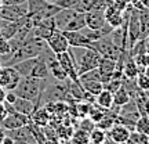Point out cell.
<instances>
[{
	"label": "cell",
	"mask_w": 149,
	"mask_h": 144,
	"mask_svg": "<svg viewBox=\"0 0 149 144\" xmlns=\"http://www.w3.org/2000/svg\"><path fill=\"white\" fill-rule=\"evenodd\" d=\"M46 43H47V47L54 54L64 53V51H66L69 48V43L66 40L64 32L59 31V29H54L53 33L46 39Z\"/></svg>",
	"instance_id": "8992f818"
},
{
	"label": "cell",
	"mask_w": 149,
	"mask_h": 144,
	"mask_svg": "<svg viewBox=\"0 0 149 144\" xmlns=\"http://www.w3.org/2000/svg\"><path fill=\"white\" fill-rule=\"evenodd\" d=\"M31 122V117L28 115H24V114H19L17 111L8 112L7 117L1 121V128L6 129V130H13V129L21 128V126H25Z\"/></svg>",
	"instance_id": "52a82bcc"
},
{
	"label": "cell",
	"mask_w": 149,
	"mask_h": 144,
	"mask_svg": "<svg viewBox=\"0 0 149 144\" xmlns=\"http://www.w3.org/2000/svg\"><path fill=\"white\" fill-rule=\"evenodd\" d=\"M0 128H1V123H0Z\"/></svg>",
	"instance_id": "b9f144b4"
},
{
	"label": "cell",
	"mask_w": 149,
	"mask_h": 144,
	"mask_svg": "<svg viewBox=\"0 0 149 144\" xmlns=\"http://www.w3.org/2000/svg\"><path fill=\"white\" fill-rule=\"evenodd\" d=\"M11 105H13V108H14L17 112L24 114V115H28V117H31L33 114V111L36 110V105H35L32 101H29L26 98H22V97H17V100L13 103Z\"/></svg>",
	"instance_id": "e0dca14e"
},
{
	"label": "cell",
	"mask_w": 149,
	"mask_h": 144,
	"mask_svg": "<svg viewBox=\"0 0 149 144\" xmlns=\"http://www.w3.org/2000/svg\"><path fill=\"white\" fill-rule=\"evenodd\" d=\"M135 83L138 86V89L141 91L149 93V76L144 74V72H139L138 76L135 78Z\"/></svg>",
	"instance_id": "f1b7e54d"
},
{
	"label": "cell",
	"mask_w": 149,
	"mask_h": 144,
	"mask_svg": "<svg viewBox=\"0 0 149 144\" xmlns=\"http://www.w3.org/2000/svg\"><path fill=\"white\" fill-rule=\"evenodd\" d=\"M69 43V47H91V40H88L81 31H62Z\"/></svg>",
	"instance_id": "7c38bea8"
},
{
	"label": "cell",
	"mask_w": 149,
	"mask_h": 144,
	"mask_svg": "<svg viewBox=\"0 0 149 144\" xmlns=\"http://www.w3.org/2000/svg\"><path fill=\"white\" fill-rule=\"evenodd\" d=\"M46 83H47V79H39L35 76H21L17 87L14 89V93L18 97L32 101L37 108L40 107V98L46 87Z\"/></svg>",
	"instance_id": "6da1fadb"
},
{
	"label": "cell",
	"mask_w": 149,
	"mask_h": 144,
	"mask_svg": "<svg viewBox=\"0 0 149 144\" xmlns=\"http://www.w3.org/2000/svg\"><path fill=\"white\" fill-rule=\"evenodd\" d=\"M6 89L0 87V103H4V98H6Z\"/></svg>",
	"instance_id": "836d02e7"
},
{
	"label": "cell",
	"mask_w": 149,
	"mask_h": 144,
	"mask_svg": "<svg viewBox=\"0 0 149 144\" xmlns=\"http://www.w3.org/2000/svg\"><path fill=\"white\" fill-rule=\"evenodd\" d=\"M98 71L102 75V82L107 83L108 80L112 79V76L116 71V60L107 58V57H101L100 60V64H98Z\"/></svg>",
	"instance_id": "4fadbf2b"
},
{
	"label": "cell",
	"mask_w": 149,
	"mask_h": 144,
	"mask_svg": "<svg viewBox=\"0 0 149 144\" xmlns=\"http://www.w3.org/2000/svg\"><path fill=\"white\" fill-rule=\"evenodd\" d=\"M124 144H149L148 136H146V134H142V133H138V132H135V130H131L127 141Z\"/></svg>",
	"instance_id": "484cf974"
},
{
	"label": "cell",
	"mask_w": 149,
	"mask_h": 144,
	"mask_svg": "<svg viewBox=\"0 0 149 144\" xmlns=\"http://www.w3.org/2000/svg\"><path fill=\"white\" fill-rule=\"evenodd\" d=\"M148 143H149V134H148Z\"/></svg>",
	"instance_id": "60d3db41"
},
{
	"label": "cell",
	"mask_w": 149,
	"mask_h": 144,
	"mask_svg": "<svg viewBox=\"0 0 149 144\" xmlns=\"http://www.w3.org/2000/svg\"><path fill=\"white\" fill-rule=\"evenodd\" d=\"M4 136H6L4 129H3V128H0V144L3 143V139H4Z\"/></svg>",
	"instance_id": "e575fe53"
},
{
	"label": "cell",
	"mask_w": 149,
	"mask_h": 144,
	"mask_svg": "<svg viewBox=\"0 0 149 144\" xmlns=\"http://www.w3.org/2000/svg\"><path fill=\"white\" fill-rule=\"evenodd\" d=\"M77 1L79 0H55L54 4H57L61 8H73Z\"/></svg>",
	"instance_id": "4dcf8cb0"
},
{
	"label": "cell",
	"mask_w": 149,
	"mask_h": 144,
	"mask_svg": "<svg viewBox=\"0 0 149 144\" xmlns=\"http://www.w3.org/2000/svg\"><path fill=\"white\" fill-rule=\"evenodd\" d=\"M50 112L46 110L44 107H37L35 111H33V114L31 115V121H32L35 125H37V126H47L48 123H50Z\"/></svg>",
	"instance_id": "ac0fdd59"
},
{
	"label": "cell",
	"mask_w": 149,
	"mask_h": 144,
	"mask_svg": "<svg viewBox=\"0 0 149 144\" xmlns=\"http://www.w3.org/2000/svg\"><path fill=\"white\" fill-rule=\"evenodd\" d=\"M28 14V4H3L0 8V18L6 21H17Z\"/></svg>",
	"instance_id": "5b68a950"
},
{
	"label": "cell",
	"mask_w": 149,
	"mask_h": 144,
	"mask_svg": "<svg viewBox=\"0 0 149 144\" xmlns=\"http://www.w3.org/2000/svg\"><path fill=\"white\" fill-rule=\"evenodd\" d=\"M6 134L11 136L15 141H26V143H36V140L33 137L32 132H31V128L29 125H25V126H21V128L13 129V130H7Z\"/></svg>",
	"instance_id": "5bb4252c"
},
{
	"label": "cell",
	"mask_w": 149,
	"mask_h": 144,
	"mask_svg": "<svg viewBox=\"0 0 149 144\" xmlns=\"http://www.w3.org/2000/svg\"><path fill=\"white\" fill-rule=\"evenodd\" d=\"M7 114H8V112H7V110H6L4 103H0V122L7 117Z\"/></svg>",
	"instance_id": "1f68e13d"
},
{
	"label": "cell",
	"mask_w": 149,
	"mask_h": 144,
	"mask_svg": "<svg viewBox=\"0 0 149 144\" xmlns=\"http://www.w3.org/2000/svg\"><path fill=\"white\" fill-rule=\"evenodd\" d=\"M1 7H3V1L0 0V8H1Z\"/></svg>",
	"instance_id": "ab89813d"
},
{
	"label": "cell",
	"mask_w": 149,
	"mask_h": 144,
	"mask_svg": "<svg viewBox=\"0 0 149 144\" xmlns=\"http://www.w3.org/2000/svg\"><path fill=\"white\" fill-rule=\"evenodd\" d=\"M139 28H141V39L149 36V8L138 10Z\"/></svg>",
	"instance_id": "44dd1931"
},
{
	"label": "cell",
	"mask_w": 149,
	"mask_h": 144,
	"mask_svg": "<svg viewBox=\"0 0 149 144\" xmlns=\"http://www.w3.org/2000/svg\"><path fill=\"white\" fill-rule=\"evenodd\" d=\"M1 144H15V140L13 139L11 136H8V134H6L4 139H3V143Z\"/></svg>",
	"instance_id": "d6a6232c"
},
{
	"label": "cell",
	"mask_w": 149,
	"mask_h": 144,
	"mask_svg": "<svg viewBox=\"0 0 149 144\" xmlns=\"http://www.w3.org/2000/svg\"><path fill=\"white\" fill-rule=\"evenodd\" d=\"M88 136H90V143L91 144H104L105 140H107V133H105V130L97 128V126L88 133Z\"/></svg>",
	"instance_id": "d4e9b609"
},
{
	"label": "cell",
	"mask_w": 149,
	"mask_h": 144,
	"mask_svg": "<svg viewBox=\"0 0 149 144\" xmlns=\"http://www.w3.org/2000/svg\"><path fill=\"white\" fill-rule=\"evenodd\" d=\"M46 1H48V3H54L55 0H46Z\"/></svg>",
	"instance_id": "f35d334b"
},
{
	"label": "cell",
	"mask_w": 149,
	"mask_h": 144,
	"mask_svg": "<svg viewBox=\"0 0 149 144\" xmlns=\"http://www.w3.org/2000/svg\"><path fill=\"white\" fill-rule=\"evenodd\" d=\"M86 27V18L84 13H77L76 15L68 22V25L65 27L64 31H80Z\"/></svg>",
	"instance_id": "7402d4cb"
},
{
	"label": "cell",
	"mask_w": 149,
	"mask_h": 144,
	"mask_svg": "<svg viewBox=\"0 0 149 144\" xmlns=\"http://www.w3.org/2000/svg\"><path fill=\"white\" fill-rule=\"evenodd\" d=\"M130 100H133V98H131L130 93H128L127 89H126L123 85L113 93V104H115V105L122 107V105H124V104H127Z\"/></svg>",
	"instance_id": "ffe728a7"
},
{
	"label": "cell",
	"mask_w": 149,
	"mask_h": 144,
	"mask_svg": "<svg viewBox=\"0 0 149 144\" xmlns=\"http://www.w3.org/2000/svg\"><path fill=\"white\" fill-rule=\"evenodd\" d=\"M54 29H57V28H55V22H54L53 17H50V18H44L40 24H37L36 27L33 28L32 35L35 37H39V39L46 40V39L53 33Z\"/></svg>",
	"instance_id": "8fae6325"
},
{
	"label": "cell",
	"mask_w": 149,
	"mask_h": 144,
	"mask_svg": "<svg viewBox=\"0 0 149 144\" xmlns=\"http://www.w3.org/2000/svg\"><path fill=\"white\" fill-rule=\"evenodd\" d=\"M68 51L73 60L79 76L86 74L87 71L97 68L101 60V54L91 47H69Z\"/></svg>",
	"instance_id": "7a4b0ae2"
},
{
	"label": "cell",
	"mask_w": 149,
	"mask_h": 144,
	"mask_svg": "<svg viewBox=\"0 0 149 144\" xmlns=\"http://www.w3.org/2000/svg\"><path fill=\"white\" fill-rule=\"evenodd\" d=\"M133 58L135 61V64L138 65L139 72H144L145 67L149 65V53H139L137 55H133Z\"/></svg>",
	"instance_id": "83f0119b"
},
{
	"label": "cell",
	"mask_w": 149,
	"mask_h": 144,
	"mask_svg": "<svg viewBox=\"0 0 149 144\" xmlns=\"http://www.w3.org/2000/svg\"><path fill=\"white\" fill-rule=\"evenodd\" d=\"M134 130L138 132V133L142 134H149V117L146 114H141V117L137 119L135 122V126H134Z\"/></svg>",
	"instance_id": "cb8c5ba5"
},
{
	"label": "cell",
	"mask_w": 149,
	"mask_h": 144,
	"mask_svg": "<svg viewBox=\"0 0 149 144\" xmlns=\"http://www.w3.org/2000/svg\"><path fill=\"white\" fill-rule=\"evenodd\" d=\"M80 83H81V87L84 89V91H88L91 94H94L97 96L100 91L104 89V83H102L101 80H80Z\"/></svg>",
	"instance_id": "603a6c76"
},
{
	"label": "cell",
	"mask_w": 149,
	"mask_h": 144,
	"mask_svg": "<svg viewBox=\"0 0 149 144\" xmlns=\"http://www.w3.org/2000/svg\"><path fill=\"white\" fill-rule=\"evenodd\" d=\"M95 104L104 110H109L113 105V93H111L108 89H102L95 96Z\"/></svg>",
	"instance_id": "d6986e66"
},
{
	"label": "cell",
	"mask_w": 149,
	"mask_h": 144,
	"mask_svg": "<svg viewBox=\"0 0 149 144\" xmlns=\"http://www.w3.org/2000/svg\"><path fill=\"white\" fill-rule=\"evenodd\" d=\"M19 79L21 75L14 67H0V87L6 90H14Z\"/></svg>",
	"instance_id": "277c9868"
},
{
	"label": "cell",
	"mask_w": 149,
	"mask_h": 144,
	"mask_svg": "<svg viewBox=\"0 0 149 144\" xmlns=\"http://www.w3.org/2000/svg\"><path fill=\"white\" fill-rule=\"evenodd\" d=\"M11 53V46L10 40H7L4 37H0V57L8 55Z\"/></svg>",
	"instance_id": "f546056e"
},
{
	"label": "cell",
	"mask_w": 149,
	"mask_h": 144,
	"mask_svg": "<svg viewBox=\"0 0 149 144\" xmlns=\"http://www.w3.org/2000/svg\"><path fill=\"white\" fill-rule=\"evenodd\" d=\"M108 133H109V140H112L113 143L124 144L127 141L130 133H131V129L120 122H115V125L109 129Z\"/></svg>",
	"instance_id": "9c48e42d"
},
{
	"label": "cell",
	"mask_w": 149,
	"mask_h": 144,
	"mask_svg": "<svg viewBox=\"0 0 149 144\" xmlns=\"http://www.w3.org/2000/svg\"><path fill=\"white\" fill-rule=\"evenodd\" d=\"M55 55H57V60H58V63L61 64V67L64 68L68 79H70L72 82H80L79 75H77V71H76V67H74V64H73V60L70 57L69 51L66 50L64 53L55 54Z\"/></svg>",
	"instance_id": "ba28073f"
},
{
	"label": "cell",
	"mask_w": 149,
	"mask_h": 144,
	"mask_svg": "<svg viewBox=\"0 0 149 144\" xmlns=\"http://www.w3.org/2000/svg\"><path fill=\"white\" fill-rule=\"evenodd\" d=\"M76 14H77V11L73 10V8H62V10H59L58 13L53 17L54 22H55V28L59 29V31H64L65 27L68 25V22H69Z\"/></svg>",
	"instance_id": "9a60e30c"
},
{
	"label": "cell",
	"mask_w": 149,
	"mask_h": 144,
	"mask_svg": "<svg viewBox=\"0 0 149 144\" xmlns=\"http://www.w3.org/2000/svg\"><path fill=\"white\" fill-rule=\"evenodd\" d=\"M111 35V33H109ZM104 36L101 39H98L95 42L91 43V48H94L95 51L101 54V57H107V58H112V60H117L123 53L126 51H122L116 47V44L112 42L111 36Z\"/></svg>",
	"instance_id": "3957f363"
},
{
	"label": "cell",
	"mask_w": 149,
	"mask_h": 144,
	"mask_svg": "<svg viewBox=\"0 0 149 144\" xmlns=\"http://www.w3.org/2000/svg\"><path fill=\"white\" fill-rule=\"evenodd\" d=\"M142 3H144L145 8H149V0H142Z\"/></svg>",
	"instance_id": "d590c367"
},
{
	"label": "cell",
	"mask_w": 149,
	"mask_h": 144,
	"mask_svg": "<svg viewBox=\"0 0 149 144\" xmlns=\"http://www.w3.org/2000/svg\"><path fill=\"white\" fill-rule=\"evenodd\" d=\"M86 18V27L90 29H100L102 28L107 21H105V14L104 10H88L84 13Z\"/></svg>",
	"instance_id": "30bf717a"
},
{
	"label": "cell",
	"mask_w": 149,
	"mask_h": 144,
	"mask_svg": "<svg viewBox=\"0 0 149 144\" xmlns=\"http://www.w3.org/2000/svg\"><path fill=\"white\" fill-rule=\"evenodd\" d=\"M122 74H123V78H126V79H135L138 76L139 68H138V65L135 64L133 55L127 54V57H126L124 63H123Z\"/></svg>",
	"instance_id": "2e32d148"
},
{
	"label": "cell",
	"mask_w": 149,
	"mask_h": 144,
	"mask_svg": "<svg viewBox=\"0 0 149 144\" xmlns=\"http://www.w3.org/2000/svg\"><path fill=\"white\" fill-rule=\"evenodd\" d=\"M90 141V136L88 132H86L83 129H80L74 134H72V143L73 144H87Z\"/></svg>",
	"instance_id": "4316f807"
},
{
	"label": "cell",
	"mask_w": 149,
	"mask_h": 144,
	"mask_svg": "<svg viewBox=\"0 0 149 144\" xmlns=\"http://www.w3.org/2000/svg\"><path fill=\"white\" fill-rule=\"evenodd\" d=\"M120 1H123V3H126V4H130V3H131V0H120Z\"/></svg>",
	"instance_id": "74e56055"
},
{
	"label": "cell",
	"mask_w": 149,
	"mask_h": 144,
	"mask_svg": "<svg viewBox=\"0 0 149 144\" xmlns=\"http://www.w3.org/2000/svg\"><path fill=\"white\" fill-rule=\"evenodd\" d=\"M144 74L146 75V76H149V65H148V67H145V70H144Z\"/></svg>",
	"instance_id": "8d00e7d4"
}]
</instances>
